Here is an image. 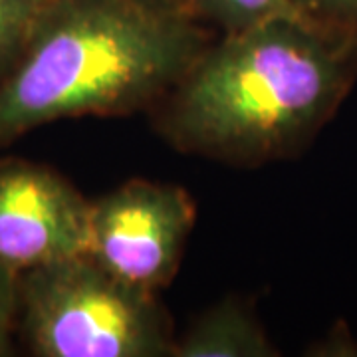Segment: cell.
<instances>
[{
	"label": "cell",
	"mask_w": 357,
	"mask_h": 357,
	"mask_svg": "<svg viewBox=\"0 0 357 357\" xmlns=\"http://www.w3.org/2000/svg\"><path fill=\"white\" fill-rule=\"evenodd\" d=\"M357 36L298 14L225 32L159 102L173 147L234 165L300 153L349 96Z\"/></svg>",
	"instance_id": "cell-1"
},
{
	"label": "cell",
	"mask_w": 357,
	"mask_h": 357,
	"mask_svg": "<svg viewBox=\"0 0 357 357\" xmlns=\"http://www.w3.org/2000/svg\"><path fill=\"white\" fill-rule=\"evenodd\" d=\"M192 13L218 24L225 32L243 30L262 20L296 14L290 0H187ZM300 16V14H298Z\"/></svg>",
	"instance_id": "cell-8"
},
{
	"label": "cell",
	"mask_w": 357,
	"mask_h": 357,
	"mask_svg": "<svg viewBox=\"0 0 357 357\" xmlns=\"http://www.w3.org/2000/svg\"><path fill=\"white\" fill-rule=\"evenodd\" d=\"M208 46L167 0H48L0 79V147L58 119L151 107Z\"/></svg>",
	"instance_id": "cell-2"
},
{
	"label": "cell",
	"mask_w": 357,
	"mask_h": 357,
	"mask_svg": "<svg viewBox=\"0 0 357 357\" xmlns=\"http://www.w3.org/2000/svg\"><path fill=\"white\" fill-rule=\"evenodd\" d=\"M91 203L48 165L0 161V264L22 274L89 252Z\"/></svg>",
	"instance_id": "cell-5"
},
{
	"label": "cell",
	"mask_w": 357,
	"mask_h": 357,
	"mask_svg": "<svg viewBox=\"0 0 357 357\" xmlns=\"http://www.w3.org/2000/svg\"><path fill=\"white\" fill-rule=\"evenodd\" d=\"M260 321L238 300H225L192 324L173 345L171 357H276Z\"/></svg>",
	"instance_id": "cell-6"
},
{
	"label": "cell",
	"mask_w": 357,
	"mask_h": 357,
	"mask_svg": "<svg viewBox=\"0 0 357 357\" xmlns=\"http://www.w3.org/2000/svg\"><path fill=\"white\" fill-rule=\"evenodd\" d=\"M18 332L38 357H167L175 335L157 294L117 278L91 255L18 278Z\"/></svg>",
	"instance_id": "cell-3"
},
{
	"label": "cell",
	"mask_w": 357,
	"mask_h": 357,
	"mask_svg": "<svg viewBox=\"0 0 357 357\" xmlns=\"http://www.w3.org/2000/svg\"><path fill=\"white\" fill-rule=\"evenodd\" d=\"M195 220L187 189L131 178L91 203L88 255L117 278L157 294L177 276Z\"/></svg>",
	"instance_id": "cell-4"
},
{
	"label": "cell",
	"mask_w": 357,
	"mask_h": 357,
	"mask_svg": "<svg viewBox=\"0 0 357 357\" xmlns=\"http://www.w3.org/2000/svg\"><path fill=\"white\" fill-rule=\"evenodd\" d=\"M18 272L0 264V357L13 354V337L18 332Z\"/></svg>",
	"instance_id": "cell-10"
},
{
	"label": "cell",
	"mask_w": 357,
	"mask_h": 357,
	"mask_svg": "<svg viewBox=\"0 0 357 357\" xmlns=\"http://www.w3.org/2000/svg\"><path fill=\"white\" fill-rule=\"evenodd\" d=\"M167 2H175V0H167Z\"/></svg>",
	"instance_id": "cell-11"
},
{
	"label": "cell",
	"mask_w": 357,
	"mask_h": 357,
	"mask_svg": "<svg viewBox=\"0 0 357 357\" xmlns=\"http://www.w3.org/2000/svg\"><path fill=\"white\" fill-rule=\"evenodd\" d=\"M48 0H0V79L20 60Z\"/></svg>",
	"instance_id": "cell-7"
},
{
	"label": "cell",
	"mask_w": 357,
	"mask_h": 357,
	"mask_svg": "<svg viewBox=\"0 0 357 357\" xmlns=\"http://www.w3.org/2000/svg\"><path fill=\"white\" fill-rule=\"evenodd\" d=\"M290 4L306 20L357 36V0H290Z\"/></svg>",
	"instance_id": "cell-9"
}]
</instances>
